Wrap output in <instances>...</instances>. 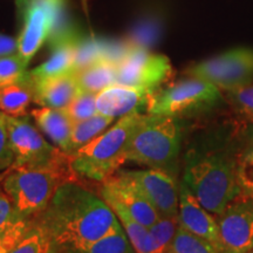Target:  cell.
<instances>
[{"instance_id":"1","label":"cell","mask_w":253,"mask_h":253,"mask_svg":"<svg viewBox=\"0 0 253 253\" xmlns=\"http://www.w3.org/2000/svg\"><path fill=\"white\" fill-rule=\"evenodd\" d=\"M39 224L65 251L89 245L121 226L108 203L77 182L60 186Z\"/></svg>"},{"instance_id":"2","label":"cell","mask_w":253,"mask_h":253,"mask_svg":"<svg viewBox=\"0 0 253 253\" xmlns=\"http://www.w3.org/2000/svg\"><path fill=\"white\" fill-rule=\"evenodd\" d=\"M183 183L209 212L219 216L242 192L236 167L219 153L195 155L188 161Z\"/></svg>"},{"instance_id":"3","label":"cell","mask_w":253,"mask_h":253,"mask_svg":"<svg viewBox=\"0 0 253 253\" xmlns=\"http://www.w3.org/2000/svg\"><path fill=\"white\" fill-rule=\"evenodd\" d=\"M143 114L123 116L109 130L97 136L71 156L72 168L78 176L104 182L128 162L130 142Z\"/></svg>"},{"instance_id":"4","label":"cell","mask_w":253,"mask_h":253,"mask_svg":"<svg viewBox=\"0 0 253 253\" xmlns=\"http://www.w3.org/2000/svg\"><path fill=\"white\" fill-rule=\"evenodd\" d=\"M75 175L72 164L7 169L1 189L18 212L32 219L41 216L60 186L75 182Z\"/></svg>"},{"instance_id":"5","label":"cell","mask_w":253,"mask_h":253,"mask_svg":"<svg viewBox=\"0 0 253 253\" xmlns=\"http://www.w3.org/2000/svg\"><path fill=\"white\" fill-rule=\"evenodd\" d=\"M181 147V128L176 118L143 114L132 134L129 162L162 169L176 160Z\"/></svg>"},{"instance_id":"6","label":"cell","mask_w":253,"mask_h":253,"mask_svg":"<svg viewBox=\"0 0 253 253\" xmlns=\"http://www.w3.org/2000/svg\"><path fill=\"white\" fill-rule=\"evenodd\" d=\"M9 144L14 162L9 169L30 167H56L72 164L71 155L48 143L25 118L6 115Z\"/></svg>"},{"instance_id":"7","label":"cell","mask_w":253,"mask_h":253,"mask_svg":"<svg viewBox=\"0 0 253 253\" xmlns=\"http://www.w3.org/2000/svg\"><path fill=\"white\" fill-rule=\"evenodd\" d=\"M220 96L221 90L211 82L189 77L166 89L156 91L151 97L147 112L177 118L212 107Z\"/></svg>"},{"instance_id":"8","label":"cell","mask_w":253,"mask_h":253,"mask_svg":"<svg viewBox=\"0 0 253 253\" xmlns=\"http://www.w3.org/2000/svg\"><path fill=\"white\" fill-rule=\"evenodd\" d=\"M188 77L209 81L220 90L250 84L253 78V49L233 48L186 69Z\"/></svg>"},{"instance_id":"9","label":"cell","mask_w":253,"mask_h":253,"mask_svg":"<svg viewBox=\"0 0 253 253\" xmlns=\"http://www.w3.org/2000/svg\"><path fill=\"white\" fill-rule=\"evenodd\" d=\"M172 74L168 56L150 49L132 47L116 66V84L157 91Z\"/></svg>"},{"instance_id":"10","label":"cell","mask_w":253,"mask_h":253,"mask_svg":"<svg viewBox=\"0 0 253 253\" xmlns=\"http://www.w3.org/2000/svg\"><path fill=\"white\" fill-rule=\"evenodd\" d=\"M236 199L218 216L221 253H250L253 250V199Z\"/></svg>"},{"instance_id":"11","label":"cell","mask_w":253,"mask_h":253,"mask_svg":"<svg viewBox=\"0 0 253 253\" xmlns=\"http://www.w3.org/2000/svg\"><path fill=\"white\" fill-rule=\"evenodd\" d=\"M121 172L140 188L160 217L178 216L179 190L169 173L154 168Z\"/></svg>"},{"instance_id":"12","label":"cell","mask_w":253,"mask_h":253,"mask_svg":"<svg viewBox=\"0 0 253 253\" xmlns=\"http://www.w3.org/2000/svg\"><path fill=\"white\" fill-rule=\"evenodd\" d=\"M101 197L119 203L128 213L145 227H151L160 219V214L143 192L123 172L116 173L103 182Z\"/></svg>"},{"instance_id":"13","label":"cell","mask_w":253,"mask_h":253,"mask_svg":"<svg viewBox=\"0 0 253 253\" xmlns=\"http://www.w3.org/2000/svg\"><path fill=\"white\" fill-rule=\"evenodd\" d=\"M178 220L179 226L192 235L207 240L221 253L218 220L207 209L202 207L184 183L179 186Z\"/></svg>"},{"instance_id":"14","label":"cell","mask_w":253,"mask_h":253,"mask_svg":"<svg viewBox=\"0 0 253 253\" xmlns=\"http://www.w3.org/2000/svg\"><path fill=\"white\" fill-rule=\"evenodd\" d=\"M155 93L141 88L113 84L97 94V113L114 119H121L132 113H140L143 107L148 109Z\"/></svg>"},{"instance_id":"15","label":"cell","mask_w":253,"mask_h":253,"mask_svg":"<svg viewBox=\"0 0 253 253\" xmlns=\"http://www.w3.org/2000/svg\"><path fill=\"white\" fill-rule=\"evenodd\" d=\"M82 38L84 37H82L81 32L78 28L73 27L55 43L49 46L52 48V54L48 60L41 63L37 68L26 73L30 81L36 82L42 80V79L73 73L75 54H77L78 46Z\"/></svg>"},{"instance_id":"16","label":"cell","mask_w":253,"mask_h":253,"mask_svg":"<svg viewBox=\"0 0 253 253\" xmlns=\"http://www.w3.org/2000/svg\"><path fill=\"white\" fill-rule=\"evenodd\" d=\"M32 84L34 87V102L40 107L56 109L66 108L81 91L74 73L42 79L32 82Z\"/></svg>"},{"instance_id":"17","label":"cell","mask_w":253,"mask_h":253,"mask_svg":"<svg viewBox=\"0 0 253 253\" xmlns=\"http://www.w3.org/2000/svg\"><path fill=\"white\" fill-rule=\"evenodd\" d=\"M34 224L18 212L11 199L0 192V253H9Z\"/></svg>"},{"instance_id":"18","label":"cell","mask_w":253,"mask_h":253,"mask_svg":"<svg viewBox=\"0 0 253 253\" xmlns=\"http://www.w3.org/2000/svg\"><path fill=\"white\" fill-rule=\"evenodd\" d=\"M31 116L34 119L37 126L45 134L54 145L68 154L69 142L73 130V123L65 109L40 107L31 110Z\"/></svg>"},{"instance_id":"19","label":"cell","mask_w":253,"mask_h":253,"mask_svg":"<svg viewBox=\"0 0 253 253\" xmlns=\"http://www.w3.org/2000/svg\"><path fill=\"white\" fill-rule=\"evenodd\" d=\"M34 101V87L25 74L19 82L0 88V112L13 118H25Z\"/></svg>"},{"instance_id":"20","label":"cell","mask_w":253,"mask_h":253,"mask_svg":"<svg viewBox=\"0 0 253 253\" xmlns=\"http://www.w3.org/2000/svg\"><path fill=\"white\" fill-rule=\"evenodd\" d=\"M104 201L108 203L109 207L115 212L136 253H161L156 244H155L153 236H151L148 227L135 220L128 213V211L125 210L115 201H112V199H104Z\"/></svg>"},{"instance_id":"21","label":"cell","mask_w":253,"mask_h":253,"mask_svg":"<svg viewBox=\"0 0 253 253\" xmlns=\"http://www.w3.org/2000/svg\"><path fill=\"white\" fill-rule=\"evenodd\" d=\"M81 90L99 94L113 84H116V65L113 62L99 61L89 67L74 73Z\"/></svg>"},{"instance_id":"22","label":"cell","mask_w":253,"mask_h":253,"mask_svg":"<svg viewBox=\"0 0 253 253\" xmlns=\"http://www.w3.org/2000/svg\"><path fill=\"white\" fill-rule=\"evenodd\" d=\"M114 118L102 115L97 113L96 115L91 118L84 120V121L77 122L73 125V130L69 142L68 155H74L78 150L84 148V145L90 143L97 136L102 134L106 130L107 126H109L114 122Z\"/></svg>"},{"instance_id":"23","label":"cell","mask_w":253,"mask_h":253,"mask_svg":"<svg viewBox=\"0 0 253 253\" xmlns=\"http://www.w3.org/2000/svg\"><path fill=\"white\" fill-rule=\"evenodd\" d=\"M163 32V19L156 13L147 14L138 20L129 34L126 42L132 47L150 49Z\"/></svg>"},{"instance_id":"24","label":"cell","mask_w":253,"mask_h":253,"mask_svg":"<svg viewBox=\"0 0 253 253\" xmlns=\"http://www.w3.org/2000/svg\"><path fill=\"white\" fill-rule=\"evenodd\" d=\"M66 253H136L122 225L91 244L84 248L67 250Z\"/></svg>"},{"instance_id":"25","label":"cell","mask_w":253,"mask_h":253,"mask_svg":"<svg viewBox=\"0 0 253 253\" xmlns=\"http://www.w3.org/2000/svg\"><path fill=\"white\" fill-rule=\"evenodd\" d=\"M55 246L48 231L38 223L31 227L26 236L9 253H53Z\"/></svg>"},{"instance_id":"26","label":"cell","mask_w":253,"mask_h":253,"mask_svg":"<svg viewBox=\"0 0 253 253\" xmlns=\"http://www.w3.org/2000/svg\"><path fill=\"white\" fill-rule=\"evenodd\" d=\"M107 40L95 39V38H82L75 54L73 73L89 67L94 63L106 60Z\"/></svg>"},{"instance_id":"27","label":"cell","mask_w":253,"mask_h":253,"mask_svg":"<svg viewBox=\"0 0 253 253\" xmlns=\"http://www.w3.org/2000/svg\"><path fill=\"white\" fill-rule=\"evenodd\" d=\"M169 253H220L207 240L178 227Z\"/></svg>"},{"instance_id":"28","label":"cell","mask_w":253,"mask_h":253,"mask_svg":"<svg viewBox=\"0 0 253 253\" xmlns=\"http://www.w3.org/2000/svg\"><path fill=\"white\" fill-rule=\"evenodd\" d=\"M178 227V216L160 217V219L149 227L155 244L161 253H169Z\"/></svg>"},{"instance_id":"29","label":"cell","mask_w":253,"mask_h":253,"mask_svg":"<svg viewBox=\"0 0 253 253\" xmlns=\"http://www.w3.org/2000/svg\"><path fill=\"white\" fill-rule=\"evenodd\" d=\"M96 96L97 94L95 93L81 90L78 96L66 108H63L73 123L84 121L96 115Z\"/></svg>"},{"instance_id":"30","label":"cell","mask_w":253,"mask_h":253,"mask_svg":"<svg viewBox=\"0 0 253 253\" xmlns=\"http://www.w3.org/2000/svg\"><path fill=\"white\" fill-rule=\"evenodd\" d=\"M28 63L18 53L0 58V88L19 82L27 73Z\"/></svg>"},{"instance_id":"31","label":"cell","mask_w":253,"mask_h":253,"mask_svg":"<svg viewBox=\"0 0 253 253\" xmlns=\"http://www.w3.org/2000/svg\"><path fill=\"white\" fill-rule=\"evenodd\" d=\"M225 93L233 106L253 121V84L251 82L226 90Z\"/></svg>"},{"instance_id":"32","label":"cell","mask_w":253,"mask_h":253,"mask_svg":"<svg viewBox=\"0 0 253 253\" xmlns=\"http://www.w3.org/2000/svg\"><path fill=\"white\" fill-rule=\"evenodd\" d=\"M237 181L246 197L253 199V150H250L236 167Z\"/></svg>"},{"instance_id":"33","label":"cell","mask_w":253,"mask_h":253,"mask_svg":"<svg viewBox=\"0 0 253 253\" xmlns=\"http://www.w3.org/2000/svg\"><path fill=\"white\" fill-rule=\"evenodd\" d=\"M14 162V155L9 144L6 114L0 112V171L11 168Z\"/></svg>"},{"instance_id":"34","label":"cell","mask_w":253,"mask_h":253,"mask_svg":"<svg viewBox=\"0 0 253 253\" xmlns=\"http://www.w3.org/2000/svg\"><path fill=\"white\" fill-rule=\"evenodd\" d=\"M18 53V39L0 33V58Z\"/></svg>"},{"instance_id":"35","label":"cell","mask_w":253,"mask_h":253,"mask_svg":"<svg viewBox=\"0 0 253 253\" xmlns=\"http://www.w3.org/2000/svg\"><path fill=\"white\" fill-rule=\"evenodd\" d=\"M248 140H249V144L251 147V150H253V125L250 128V130L248 132Z\"/></svg>"},{"instance_id":"36","label":"cell","mask_w":253,"mask_h":253,"mask_svg":"<svg viewBox=\"0 0 253 253\" xmlns=\"http://www.w3.org/2000/svg\"><path fill=\"white\" fill-rule=\"evenodd\" d=\"M6 172H7V170H5L4 172H0V192H2V189H1V183H2V179L5 178Z\"/></svg>"},{"instance_id":"37","label":"cell","mask_w":253,"mask_h":253,"mask_svg":"<svg viewBox=\"0 0 253 253\" xmlns=\"http://www.w3.org/2000/svg\"><path fill=\"white\" fill-rule=\"evenodd\" d=\"M21 2H24V4H25V0H18V4H19V5H20Z\"/></svg>"},{"instance_id":"38","label":"cell","mask_w":253,"mask_h":253,"mask_svg":"<svg viewBox=\"0 0 253 253\" xmlns=\"http://www.w3.org/2000/svg\"><path fill=\"white\" fill-rule=\"evenodd\" d=\"M250 253H253V250H252V251H251V252H250Z\"/></svg>"}]
</instances>
